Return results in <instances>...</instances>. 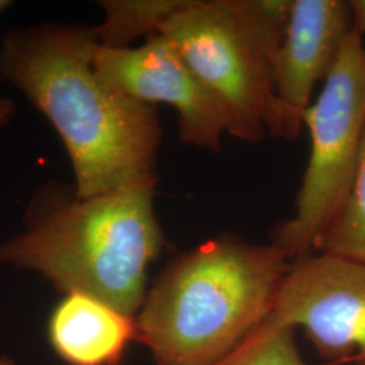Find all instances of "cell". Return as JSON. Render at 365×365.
<instances>
[{
	"label": "cell",
	"instance_id": "cell-1",
	"mask_svg": "<svg viewBox=\"0 0 365 365\" xmlns=\"http://www.w3.org/2000/svg\"><path fill=\"white\" fill-rule=\"evenodd\" d=\"M93 27L43 24L0 42V81L49 119L72 163L75 191L91 197L157 176L163 130L156 106L108 87L93 66Z\"/></svg>",
	"mask_w": 365,
	"mask_h": 365
},
{
	"label": "cell",
	"instance_id": "cell-2",
	"mask_svg": "<svg viewBox=\"0 0 365 365\" xmlns=\"http://www.w3.org/2000/svg\"><path fill=\"white\" fill-rule=\"evenodd\" d=\"M156 182L157 176L146 178L91 197L48 184L30 202L25 230L0 244V262L135 318L148 294V267L165 247Z\"/></svg>",
	"mask_w": 365,
	"mask_h": 365
},
{
	"label": "cell",
	"instance_id": "cell-3",
	"mask_svg": "<svg viewBox=\"0 0 365 365\" xmlns=\"http://www.w3.org/2000/svg\"><path fill=\"white\" fill-rule=\"evenodd\" d=\"M292 261L274 244L222 235L167 264L135 317L156 365H207L274 313Z\"/></svg>",
	"mask_w": 365,
	"mask_h": 365
},
{
	"label": "cell",
	"instance_id": "cell-4",
	"mask_svg": "<svg viewBox=\"0 0 365 365\" xmlns=\"http://www.w3.org/2000/svg\"><path fill=\"white\" fill-rule=\"evenodd\" d=\"M310 156L292 218L282 222L272 244L291 261L312 255L352 182L365 134V43L354 30L315 102L303 115Z\"/></svg>",
	"mask_w": 365,
	"mask_h": 365
},
{
	"label": "cell",
	"instance_id": "cell-5",
	"mask_svg": "<svg viewBox=\"0 0 365 365\" xmlns=\"http://www.w3.org/2000/svg\"><path fill=\"white\" fill-rule=\"evenodd\" d=\"M161 34L221 106L230 135L256 144L267 131L274 134V66L241 21L235 0H188Z\"/></svg>",
	"mask_w": 365,
	"mask_h": 365
},
{
	"label": "cell",
	"instance_id": "cell-6",
	"mask_svg": "<svg viewBox=\"0 0 365 365\" xmlns=\"http://www.w3.org/2000/svg\"><path fill=\"white\" fill-rule=\"evenodd\" d=\"M272 314L327 363L365 365V262L321 252L292 261Z\"/></svg>",
	"mask_w": 365,
	"mask_h": 365
},
{
	"label": "cell",
	"instance_id": "cell-7",
	"mask_svg": "<svg viewBox=\"0 0 365 365\" xmlns=\"http://www.w3.org/2000/svg\"><path fill=\"white\" fill-rule=\"evenodd\" d=\"M93 66L106 84L119 93L146 105L173 107L182 144L220 152L222 137L227 133L221 106L170 38L158 34L141 46L125 49L98 43Z\"/></svg>",
	"mask_w": 365,
	"mask_h": 365
},
{
	"label": "cell",
	"instance_id": "cell-8",
	"mask_svg": "<svg viewBox=\"0 0 365 365\" xmlns=\"http://www.w3.org/2000/svg\"><path fill=\"white\" fill-rule=\"evenodd\" d=\"M352 30L349 1L292 0L286 37L274 66V137H298L315 86L330 75Z\"/></svg>",
	"mask_w": 365,
	"mask_h": 365
},
{
	"label": "cell",
	"instance_id": "cell-9",
	"mask_svg": "<svg viewBox=\"0 0 365 365\" xmlns=\"http://www.w3.org/2000/svg\"><path fill=\"white\" fill-rule=\"evenodd\" d=\"M49 337L69 365H118L135 339V318L91 297L66 294L53 312Z\"/></svg>",
	"mask_w": 365,
	"mask_h": 365
},
{
	"label": "cell",
	"instance_id": "cell-10",
	"mask_svg": "<svg viewBox=\"0 0 365 365\" xmlns=\"http://www.w3.org/2000/svg\"><path fill=\"white\" fill-rule=\"evenodd\" d=\"M188 0H103L105 19L93 27L98 43L111 49L130 48L134 39L161 34L164 25Z\"/></svg>",
	"mask_w": 365,
	"mask_h": 365
},
{
	"label": "cell",
	"instance_id": "cell-11",
	"mask_svg": "<svg viewBox=\"0 0 365 365\" xmlns=\"http://www.w3.org/2000/svg\"><path fill=\"white\" fill-rule=\"evenodd\" d=\"M315 250L365 262V134L348 194Z\"/></svg>",
	"mask_w": 365,
	"mask_h": 365
},
{
	"label": "cell",
	"instance_id": "cell-12",
	"mask_svg": "<svg viewBox=\"0 0 365 365\" xmlns=\"http://www.w3.org/2000/svg\"><path fill=\"white\" fill-rule=\"evenodd\" d=\"M207 365H313L307 363L295 341V329L274 314L232 351Z\"/></svg>",
	"mask_w": 365,
	"mask_h": 365
},
{
	"label": "cell",
	"instance_id": "cell-13",
	"mask_svg": "<svg viewBox=\"0 0 365 365\" xmlns=\"http://www.w3.org/2000/svg\"><path fill=\"white\" fill-rule=\"evenodd\" d=\"M352 9L353 30L365 37V0H349Z\"/></svg>",
	"mask_w": 365,
	"mask_h": 365
},
{
	"label": "cell",
	"instance_id": "cell-14",
	"mask_svg": "<svg viewBox=\"0 0 365 365\" xmlns=\"http://www.w3.org/2000/svg\"><path fill=\"white\" fill-rule=\"evenodd\" d=\"M14 113H15V107H14L13 101L0 96V126L9 123L10 119L13 118Z\"/></svg>",
	"mask_w": 365,
	"mask_h": 365
},
{
	"label": "cell",
	"instance_id": "cell-15",
	"mask_svg": "<svg viewBox=\"0 0 365 365\" xmlns=\"http://www.w3.org/2000/svg\"><path fill=\"white\" fill-rule=\"evenodd\" d=\"M11 6V1L7 0H0V14L3 13L6 9H9Z\"/></svg>",
	"mask_w": 365,
	"mask_h": 365
},
{
	"label": "cell",
	"instance_id": "cell-16",
	"mask_svg": "<svg viewBox=\"0 0 365 365\" xmlns=\"http://www.w3.org/2000/svg\"><path fill=\"white\" fill-rule=\"evenodd\" d=\"M0 365H13L10 361H7V360H3V359H0Z\"/></svg>",
	"mask_w": 365,
	"mask_h": 365
}]
</instances>
